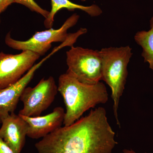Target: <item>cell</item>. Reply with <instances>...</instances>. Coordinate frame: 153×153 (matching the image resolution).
Segmentation results:
<instances>
[{
	"instance_id": "cell-13",
	"label": "cell",
	"mask_w": 153,
	"mask_h": 153,
	"mask_svg": "<svg viewBox=\"0 0 153 153\" xmlns=\"http://www.w3.org/2000/svg\"><path fill=\"white\" fill-rule=\"evenodd\" d=\"M15 3L20 4L28 8L32 12H36L41 15L45 19L49 16L50 12L41 8L34 0H14Z\"/></svg>"
},
{
	"instance_id": "cell-12",
	"label": "cell",
	"mask_w": 153,
	"mask_h": 153,
	"mask_svg": "<svg viewBox=\"0 0 153 153\" xmlns=\"http://www.w3.org/2000/svg\"><path fill=\"white\" fill-rule=\"evenodd\" d=\"M150 30L139 31L134 36L136 42L141 47V55L144 62H147L149 68L153 70V16L150 20Z\"/></svg>"
},
{
	"instance_id": "cell-10",
	"label": "cell",
	"mask_w": 153,
	"mask_h": 153,
	"mask_svg": "<svg viewBox=\"0 0 153 153\" xmlns=\"http://www.w3.org/2000/svg\"><path fill=\"white\" fill-rule=\"evenodd\" d=\"M65 112L62 107H57L51 113L43 116L27 117L19 115L28 125L27 136L33 139L43 138L61 127Z\"/></svg>"
},
{
	"instance_id": "cell-6",
	"label": "cell",
	"mask_w": 153,
	"mask_h": 153,
	"mask_svg": "<svg viewBox=\"0 0 153 153\" xmlns=\"http://www.w3.org/2000/svg\"><path fill=\"white\" fill-rule=\"evenodd\" d=\"M58 92L55 78L52 76L46 79L42 78L35 87H26L20 97L23 108L19 114L27 117L40 116L51 105Z\"/></svg>"
},
{
	"instance_id": "cell-5",
	"label": "cell",
	"mask_w": 153,
	"mask_h": 153,
	"mask_svg": "<svg viewBox=\"0 0 153 153\" xmlns=\"http://www.w3.org/2000/svg\"><path fill=\"white\" fill-rule=\"evenodd\" d=\"M79 18V15L73 14L59 29L51 28L44 31L36 32L26 41H18L13 39L10 32L6 35L5 42L9 47L14 49L30 51L42 56L51 48L52 43H63L69 38L72 33L68 34L67 31L76 25Z\"/></svg>"
},
{
	"instance_id": "cell-11",
	"label": "cell",
	"mask_w": 153,
	"mask_h": 153,
	"mask_svg": "<svg viewBox=\"0 0 153 153\" xmlns=\"http://www.w3.org/2000/svg\"><path fill=\"white\" fill-rule=\"evenodd\" d=\"M51 11L48 17L45 19L44 25L47 29L52 28L54 24L55 15L60 10L67 9L68 11H74L79 10L85 12L91 17H97L102 13V11L100 7L96 4L88 6L81 5L72 2L69 0H51Z\"/></svg>"
},
{
	"instance_id": "cell-4",
	"label": "cell",
	"mask_w": 153,
	"mask_h": 153,
	"mask_svg": "<svg viewBox=\"0 0 153 153\" xmlns=\"http://www.w3.org/2000/svg\"><path fill=\"white\" fill-rule=\"evenodd\" d=\"M66 72L82 83L94 85L102 79L100 51L71 47L66 52Z\"/></svg>"
},
{
	"instance_id": "cell-7",
	"label": "cell",
	"mask_w": 153,
	"mask_h": 153,
	"mask_svg": "<svg viewBox=\"0 0 153 153\" xmlns=\"http://www.w3.org/2000/svg\"><path fill=\"white\" fill-rule=\"evenodd\" d=\"M40 57L38 54L28 51L16 55L0 52V89L17 82Z\"/></svg>"
},
{
	"instance_id": "cell-2",
	"label": "cell",
	"mask_w": 153,
	"mask_h": 153,
	"mask_svg": "<svg viewBox=\"0 0 153 153\" xmlns=\"http://www.w3.org/2000/svg\"><path fill=\"white\" fill-rule=\"evenodd\" d=\"M57 88L66 106L64 126L71 125L88 110L108 100L107 90L103 82L84 84L67 72L59 76Z\"/></svg>"
},
{
	"instance_id": "cell-15",
	"label": "cell",
	"mask_w": 153,
	"mask_h": 153,
	"mask_svg": "<svg viewBox=\"0 0 153 153\" xmlns=\"http://www.w3.org/2000/svg\"><path fill=\"white\" fill-rule=\"evenodd\" d=\"M0 153H14L11 148L0 137Z\"/></svg>"
},
{
	"instance_id": "cell-16",
	"label": "cell",
	"mask_w": 153,
	"mask_h": 153,
	"mask_svg": "<svg viewBox=\"0 0 153 153\" xmlns=\"http://www.w3.org/2000/svg\"><path fill=\"white\" fill-rule=\"evenodd\" d=\"M122 153H136L132 150L124 149Z\"/></svg>"
},
{
	"instance_id": "cell-3",
	"label": "cell",
	"mask_w": 153,
	"mask_h": 153,
	"mask_svg": "<svg viewBox=\"0 0 153 153\" xmlns=\"http://www.w3.org/2000/svg\"><path fill=\"white\" fill-rule=\"evenodd\" d=\"M129 46L102 48L100 50L102 59V79L111 90L113 109L117 124L120 126L117 110L121 97L125 89L128 76L127 66L133 55Z\"/></svg>"
},
{
	"instance_id": "cell-1",
	"label": "cell",
	"mask_w": 153,
	"mask_h": 153,
	"mask_svg": "<svg viewBox=\"0 0 153 153\" xmlns=\"http://www.w3.org/2000/svg\"><path fill=\"white\" fill-rule=\"evenodd\" d=\"M114 137L106 110L100 107L42 138L35 147L38 153H111L118 143Z\"/></svg>"
},
{
	"instance_id": "cell-9",
	"label": "cell",
	"mask_w": 153,
	"mask_h": 153,
	"mask_svg": "<svg viewBox=\"0 0 153 153\" xmlns=\"http://www.w3.org/2000/svg\"><path fill=\"white\" fill-rule=\"evenodd\" d=\"M0 137L11 148L14 153H21L25 146L28 125L19 114H9L1 122Z\"/></svg>"
},
{
	"instance_id": "cell-14",
	"label": "cell",
	"mask_w": 153,
	"mask_h": 153,
	"mask_svg": "<svg viewBox=\"0 0 153 153\" xmlns=\"http://www.w3.org/2000/svg\"><path fill=\"white\" fill-rule=\"evenodd\" d=\"M13 3H15L14 0H0V15Z\"/></svg>"
},
{
	"instance_id": "cell-17",
	"label": "cell",
	"mask_w": 153,
	"mask_h": 153,
	"mask_svg": "<svg viewBox=\"0 0 153 153\" xmlns=\"http://www.w3.org/2000/svg\"><path fill=\"white\" fill-rule=\"evenodd\" d=\"M79 1H87V0H79Z\"/></svg>"
},
{
	"instance_id": "cell-8",
	"label": "cell",
	"mask_w": 153,
	"mask_h": 153,
	"mask_svg": "<svg viewBox=\"0 0 153 153\" xmlns=\"http://www.w3.org/2000/svg\"><path fill=\"white\" fill-rule=\"evenodd\" d=\"M60 49V47H55L51 53L43 58L37 64H35L17 82L8 87L0 89L1 123L4 118L10 114L14 113L23 91L33 79L37 70L46 60Z\"/></svg>"
}]
</instances>
